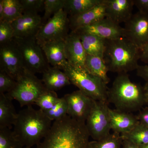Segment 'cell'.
Listing matches in <instances>:
<instances>
[{
	"label": "cell",
	"instance_id": "obj_1",
	"mask_svg": "<svg viewBox=\"0 0 148 148\" xmlns=\"http://www.w3.org/2000/svg\"><path fill=\"white\" fill-rule=\"evenodd\" d=\"M90 137L86 123L67 115L53 121L47 135L36 148H88Z\"/></svg>",
	"mask_w": 148,
	"mask_h": 148
},
{
	"label": "cell",
	"instance_id": "obj_2",
	"mask_svg": "<svg viewBox=\"0 0 148 148\" xmlns=\"http://www.w3.org/2000/svg\"><path fill=\"white\" fill-rule=\"evenodd\" d=\"M51 121L40 109L27 106L18 113L13 131L24 147L32 148L47 136L52 125Z\"/></svg>",
	"mask_w": 148,
	"mask_h": 148
},
{
	"label": "cell",
	"instance_id": "obj_3",
	"mask_svg": "<svg viewBox=\"0 0 148 148\" xmlns=\"http://www.w3.org/2000/svg\"><path fill=\"white\" fill-rule=\"evenodd\" d=\"M108 101L116 109L127 112L140 111L147 105L144 87L132 82L127 73L118 74L108 90Z\"/></svg>",
	"mask_w": 148,
	"mask_h": 148
},
{
	"label": "cell",
	"instance_id": "obj_4",
	"mask_svg": "<svg viewBox=\"0 0 148 148\" xmlns=\"http://www.w3.org/2000/svg\"><path fill=\"white\" fill-rule=\"evenodd\" d=\"M141 50L125 37L106 40L104 58L109 71L127 73L137 70Z\"/></svg>",
	"mask_w": 148,
	"mask_h": 148
},
{
	"label": "cell",
	"instance_id": "obj_5",
	"mask_svg": "<svg viewBox=\"0 0 148 148\" xmlns=\"http://www.w3.org/2000/svg\"><path fill=\"white\" fill-rule=\"evenodd\" d=\"M69 78L71 84L95 101L109 103L107 84L99 77L85 69L75 67L68 63L62 69Z\"/></svg>",
	"mask_w": 148,
	"mask_h": 148
},
{
	"label": "cell",
	"instance_id": "obj_6",
	"mask_svg": "<svg viewBox=\"0 0 148 148\" xmlns=\"http://www.w3.org/2000/svg\"><path fill=\"white\" fill-rule=\"evenodd\" d=\"M47 90L41 80L25 69L16 79L13 89L5 94L12 100H16L20 107H23L35 104L38 98Z\"/></svg>",
	"mask_w": 148,
	"mask_h": 148
},
{
	"label": "cell",
	"instance_id": "obj_7",
	"mask_svg": "<svg viewBox=\"0 0 148 148\" xmlns=\"http://www.w3.org/2000/svg\"><path fill=\"white\" fill-rule=\"evenodd\" d=\"M23 58L24 68L36 74L42 73L49 67L41 47L36 37L14 38Z\"/></svg>",
	"mask_w": 148,
	"mask_h": 148
},
{
	"label": "cell",
	"instance_id": "obj_8",
	"mask_svg": "<svg viewBox=\"0 0 148 148\" xmlns=\"http://www.w3.org/2000/svg\"><path fill=\"white\" fill-rule=\"evenodd\" d=\"M108 103L93 100L86 125L90 137L94 141L102 140L111 134Z\"/></svg>",
	"mask_w": 148,
	"mask_h": 148
},
{
	"label": "cell",
	"instance_id": "obj_9",
	"mask_svg": "<svg viewBox=\"0 0 148 148\" xmlns=\"http://www.w3.org/2000/svg\"><path fill=\"white\" fill-rule=\"evenodd\" d=\"M68 14L61 10L42 25L36 36L40 45L47 42L66 39L69 34Z\"/></svg>",
	"mask_w": 148,
	"mask_h": 148
},
{
	"label": "cell",
	"instance_id": "obj_10",
	"mask_svg": "<svg viewBox=\"0 0 148 148\" xmlns=\"http://www.w3.org/2000/svg\"><path fill=\"white\" fill-rule=\"evenodd\" d=\"M24 69L22 56L14 39L0 45V71L16 80Z\"/></svg>",
	"mask_w": 148,
	"mask_h": 148
},
{
	"label": "cell",
	"instance_id": "obj_11",
	"mask_svg": "<svg viewBox=\"0 0 148 148\" xmlns=\"http://www.w3.org/2000/svg\"><path fill=\"white\" fill-rule=\"evenodd\" d=\"M124 37L140 50L148 44V14L138 12L125 23Z\"/></svg>",
	"mask_w": 148,
	"mask_h": 148
},
{
	"label": "cell",
	"instance_id": "obj_12",
	"mask_svg": "<svg viewBox=\"0 0 148 148\" xmlns=\"http://www.w3.org/2000/svg\"><path fill=\"white\" fill-rule=\"evenodd\" d=\"M68 105L67 115L73 119L86 123L93 100L79 90L64 95Z\"/></svg>",
	"mask_w": 148,
	"mask_h": 148
},
{
	"label": "cell",
	"instance_id": "obj_13",
	"mask_svg": "<svg viewBox=\"0 0 148 148\" xmlns=\"http://www.w3.org/2000/svg\"><path fill=\"white\" fill-rule=\"evenodd\" d=\"M75 32L95 35L106 40L124 37V28L107 17Z\"/></svg>",
	"mask_w": 148,
	"mask_h": 148
},
{
	"label": "cell",
	"instance_id": "obj_14",
	"mask_svg": "<svg viewBox=\"0 0 148 148\" xmlns=\"http://www.w3.org/2000/svg\"><path fill=\"white\" fill-rule=\"evenodd\" d=\"M65 51L68 63L75 67L85 69L86 52L79 34L71 31L65 40Z\"/></svg>",
	"mask_w": 148,
	"mask_h": 148
},
{
	"label": "cell",
	"instance_id": "obj_15",
	"mask_svg": "<svg viewBox=\"0 0 148 148\" xmlns=\"http://www.w3.org/2000/svg\"><path fill=\"white\" fill-rule=\"evenodd\" d=\"M11 24L14 32V38L36 37L42 26V18L38 14H23Z\"/></svg>",
	"mask_w": 148,
	"mask_h": 148
},
{
	"label": "cell",
	"instance_id": "obj_16",
	"mask_svg": "<svg viewBox=\"0 0 148 148\" xmlns=\"http://www.w3.org/2000/svg\"><path fill=\"white\" fill-rule=\"evenodd\" d=\"M107 18L118 24L125 23L132 16L133 0H105Z\"/></svg>",
	"mask_w": 148,
	"mask_h": 148
},
{
	"label": "cell",
	"instance_id": "obj_17",
	"mask_svg": "<svg viewBox=\"0 0 148 148\" xmlns=\"http://www.w3.org/2000/svg\"><path fill=\"white\" fill-rule=\"evenodd\" d=\"M106 7L105 0L83 13L69 16V27L71 31H75L82 27L89 26L106 18Z\"/></svg>",
	"mask_w": 148,
	"mask_h": 148
},
{
	"label": "cell",
	"instance_id": "obj_18",
	"mask_svg": "<svg viewBox=\"0 0 148 148\" xmlns=\"http://www.w3.org/2000/svg\"><path fill=\"white\" fill-rule=\"evenodd\" d=\"M111 130L121 135L127 134L140 123L137 116L132 113L109 109Z\"/></svg>",
	"mask_w": 148,
	"mask_h": 148
},
{
	"label": "cell",
	"instance_id": "obj_19",
	"mask_svg": "<svg viewBox=\"0 0 148 148\" xmlns=\"http://www.w3.org/2000/svg\"><path fill=\"white\" fill-rule=\"evenodd\" d=\"M65 40L51 41L40 45L49 64L61 70L68 64L65 54Z\"/></svg>",
	"mask_w": 148,
	"mask_h": 148
},
{
	"label": "cell",
	"instance_id": "obj_20",
	"mask_svg": "<svg viewBox=\"0 0 148 148\" xmlns=\"http://www.w3.org/2000/svg\"><path fill=\"white\" fill-rule=\"evenodd\" d=\"M42 81L47 90L55 92L71 84L66 74L61 69L53 66H49L43 73Z\"/></svg>",
	"mask_w": 148,
	"mask_h": 148
},
{
	"label": "cell",
	"instance_id": "obj_21",
	"mask_svg": "<svg viewBox=\"0 0 148 148\" xmlns=\"http://www.w3.org/2000/svg\"><path fill=\"white\" fill-rule=\"evenodd\" d=\"M12 101L5 93H0V128L11 129L16 122L18 113Z\"/></svg>",
	"mask_w": 148,
	"mask_h": 148
},
{
	"label": "cell",
	"instance_id": "obj_22",
	"mask_svg": "<svg viewBox=\"0 0 148 148\" xmlns=\"http://www.w3.org/2000/svg\"><path fill=\"white\" fill-rule=\"evenodd\" d=\"M77 33L79 35L82 43L87 55L100 56L103 58L107 40L95 35Z\"/></svg>",
	"mask_w": 148,
	"mask_h": 148
},
{
	"label": "cell",
	"instance_id": "obj_23",
	"mask_svg": "<svg viewBox=\"0 0 148 148\" xmlns=\"http://www.w3.org/2000/svg\"><path fill=\"white\" fill-rule=\"evenodd\" d=\"M85 69L90 73L101 78L106 84L110 82V79L108 75L109 69L102 57L87 55Z\"/></svg>",
	"mask_w": 148,
	"mask_h": 148
},
{
	"label": "cell",
	"instance_id": "obj_24",
	"mask_svg": "<svg viewBox=\"0 0 148 148\" xmlns=\"http://www.w3.org/2000/svg\"><path fill=\"white\" fill-rule=\"evenodd\" d=\"M103 0H66L64 10L69 16L80 14L103 2Z\"/></svg>",
	"mask_w": 148,
	"mask_h": 148
},
{
	"label": "cell",
	"instance_id": "obj_25",
	"mask_svg": "<svg viewBox=\"0 0 148 148\" xmlns=\"http://www.w3.org/2000/svg\"><path fill=\"white\" fill-rule=\"evenodd\" d=\"M3 2L4 10L2 21L12 23L22 16L23 7L20 0H3Z\"/></svg>",
	"mask_w": 148,
	"mask_h": 148
},
{
	"label": "cell",
	"instance_id": "obj_26",
	"mask_svg": "<svg viewBox=\"0 0 148 148\" xmlns=\"http://www.w3.org/2000/svg\"><path fill=\"white\" fill-rule=\"evenodd\" d=\"M122 138L131 141L138 146L148 144V127L139 123L132 131L121 135Z\"/></svg>",
	"mask_w": 148,
	"mask_h": 148
},
{
	"label": "cell",
	"instance_id": "obj_27",
	"mask_svg": "<svg viewBox=\"0 0 148 148\" xmlns=\"http://www.w3.org/2000/svg\"><path fill=\"white\" fill-rule=\"evenodd\" d=\"M123 140L121 135L113 132L102 140L90 141L88 148H122Z\"/></svg>",
	"mask_w": 148,
	"mask_h": 148
},
{
	"label": "cell",
	"instance_id": "obj_28",
	"mask_svg": "<svg viewBox=\"0 0 148 148\" xmlns=\"http://www.w3.org/2000/svg\"><path fill=\"white\" fill-rule=\"evenodd\" d=\"M14 132L8 127L0 128V148H24Z\"/></svg>",
	"mask_w": 148,
	"mask_h": 148
},
{
	"label": "cell",
	"instance_id": "obj_29",
	"mask_svg": "<svg viewBox=\"0 0 148 148\" xmlns=\"http://www.w3.org/2000/svg\"><path fill=\"white\" fill-rule=\"evenodd\" d=\"M44 112L51 121H55L66 116L68 113V105L66 99L64 97L60 98L51 109Z\"/></svg>",
	"mask_w": 148,
	"mask_h": 148
},
{
	"label": "cell",
	"instance_id": "obj_30",
	"mask_svg": "<svg viewBox=\"0 0 148 148\" xmlns=\"http://www.w3.org/2000/svg\"><path fill=\"white\" fill-rule=\"evenodd\" d=\"M60 98L55 91L47 90L38 98L35 104L39 107L40 109L45 112L51 109Z\"/></svg>",
	"mask_w": 148,
	"mask_h": 148
},
{
	"label": "cell",
	"instance_id": "obj_31",
	"mask_svg": "<svg viewBox=\"0 0 148 148\" xmlns=\"http://www.w3.org/2000/svg\"><path fill=\"white\" fill-rule=\"evenodd\" d=\"M66 0H45V13L42 17V25L46 23L51 16L64 9Z\"/></svg>",
	"mask_w": 148,
	"mask_h": 148
},
{
	"label": "cell",
	"instance_id": "obj_32",
	"mask_svg": "<svg viewBox=\"0 0 148 148\" xmlns=\"http://www.w3.org/2000/svg\"><path fill=\"white\" fill-rule=\"evenodd\" d=\"M22 7L23 14H38L44 8L45 0H20Z\"/></svg>",
	"mask_w": 148,
	"mask_h": 148
},
{
	"label": "cell",
	"instance_id": "obj_33",
	"mask_svg": "<svg viewBox=\"0 0 148 148\" xmlns=\"http://www.w3.org/2000/svg\"><path fill=\"white\" fill-rule=\"evenodd\" d=\"M14 38V32L11 23L0 21V45L11 41Z\"/></svg>",
	"mask_w": 148,
	"mask_h": 148
},
{
	"label": "cell",
	"instance_id": "obj_34",
	"mask_svg": "<svg viewBox=\"0 0 148 148\" xmlns=\"http://www.w3.org/2000/svg\"><path fill=\"white\" fill-rule=\"evenodd\" d=\"M16 84V80L5 72L0 71V93L9 92Z\"/></svg>",
	"mask_w": 148,
	"mask_h": 148
},
{
	"label": "cell",
	"instance_id": "obj_35",
	"mask_svg": "<svg viewBox=\"0 0 148 148\" xmlns=\"http://www.w3.org/2000/svg\"><path fill=\"white\" fill-rule=\"evenodd\" d=\"M133 2L139 12L148 14V0H133Z\"/></svg>",
	"mask_w": 148,
	"mask_h": 148
},
{
	"label": "cell",
	"instance_id": "obj_36",
	"mask_svg": "<svg viewBox=\"0 0 148 148\" xmlns=\"http://www.w3.org/2000/svg\"><path fill=\"white\" fill-rule=\"evenodd\" d=\"M137 117L140 123L148 127V107H146L145 108L140 110Z\"/></svg>",
	"mask_w": 148,
	"mask_h": 148
},
{
	"label": "cell",
	"instance_id": "obj_37",
	"mask_svg": "<svg viewBox=\"0 0 148 148\" xmlns=\"http://www.w3.org/2000/svg\"><path fill=\"white\" fill-rule=\"evenodd\" d=\"M137 74L138 76L148 82V65L140 66L137 69Z\"/></svg>",
	"mask_w": 148,
	"mask_h": 148
},
{
	"label": "cell",
	"instance_id": "obj_38",
	"mask_svg": "<svg viewBox=\"0 0 148 148\" xmlns=\"http://www.w3.org/2000/svg\"><path fill=\"white\" fill-rule=\"evenodd\" d=\"M140 59L144 62L148 63V44L141 50Z\"/></svg>",
	"mask_w": 148,
	"mask_h": 148
},
{
	"label": "cell",
	"instance_id": "obj_39",
	"mask_svg": "<svg viewBox=\"0 0 148 148\" xmlns=\"http://www.w3.org/2000/svg\"><path fill=\"white\" fill-rule=\"evenodd\" d=\"M122 148H140L139 146L131 141L123 139Z\"/></svg>",
	"mask_w": 148,
	"mask_h": 148
},
{
	"label": "cell",
	"instance_id": "obj_40",
	"mask_svg": "<svg viewBox=\"0 0 148 148\" xmlns=\"http://www.w3.org/2000/svg\"><path fill=\"white\" fill-rule=\"evenodd\" d=\"M4 4L3 0L0 1V21L3 20L4 14Z\"/></svg>",
	"mask_w": 148,
	"mask_h": 148
},
{
	"label": "cell",
	"instance_id": "obj_41",
	"mask_svg": "<svg viewBox=\"0 0 148 148\" xmlns=\"http://www.w3.org/2000/svg\"><path fill=\"white\" fill-rule=\"evenodd\" d=\"M143 87H144V91H145L147 104H148V82H146Z\"/></svg>",
	"mask_w": 148,
	"mask_h": 148
},
{
	"label": "cell",
	"instance_id": "obj_42",
	"mask_svg": "<svg viewBox=\"0 0 148 148\" xmlns=\"http://www.w3.org/2000/svg\"><path fill=\"white\" fill-rule=\"evenodd\" d=\"M140 148H148V144L145 145H143L139 146Z\"/></svg>",
	"mask_w": 148,
	"mask_h": 148
},
{
	"label": "cell",
	"instance_id": "obj_43",
	"mask_svg": "<svg viewBox=\"0 0 148 148\" xmlns=\"http://www.w3.org/2000/svg\"><path fill=\"white\" fill-rule=\"evenodd\" d=\"M24 148H32L28 147H24Z\"/></svg>",
	"mask_w": 148,
	"mask_h": 148
}]
</instances>
